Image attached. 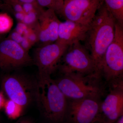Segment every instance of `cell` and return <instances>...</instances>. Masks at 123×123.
Instances as JSON below:
<instances>
[{
	"label": "cell",
	"mask_w": 123,
	"mask_h": 123,
	"mask_svg": "<svg viewBox=\"0 0 123 123\" xmlns=\"http://www.w3.org/2000/svg\"><path fill=\"white\" fill-rule=\"evenodd\" d=\"M15 123H33L31 120L27 119H23L20 120Z\"/></svg>",
	"instance_id": "603a6c76"
},
{
	"label": "cell",
	"mask_w": 123,
	"mask_h": 123,
	"mask_svg": "<svg viewBox=\"0 0 123 123\" xmlns=\"http://www.w3.org/2000/svg\"><path fill=\"white\" fill-rule=\"evenodd\" d=\"M101 2V0H64L58 14L65 20L89 25Z\"/></svg>",
	"instance_id": "ba28073f"
},
{
	"label": "cell",
	"mask_w": 123,
	"mask_h": 123,
	"mask_svg": "<svg viewBox=\"0 0 123 123\" xmlns=\"http://www.w3.org/2000/svg\"><path fill=\"white\" fill-rule=\"evenodd\" d=\"M13 25V20L8 14L5 12L0 13V35L9 32Z\"/></svg>",
	"instance_id": "2e32d148"
},
{
	"label": "cell",
	"mask_w": 123,
	"mask_h": 123,
	"mask_svg": "<svg viewBox=\"0 0 123 123\" xmlns=\"http://www.w3.org/2000/svg\"><path fill=\"white\" fill-rule=\"evenodd\" d=\"M17 24L14 31L23 36L25 35L30 27L22 22H19Z\"/></svg>",
	"instance_id": "ac0fdd59"
},
{
	"label": "cell",
	"mask_w": 123,
	"mask_h": 123,
	"mask_svg": "<svg viewBox=\"0 0 123 123\" xmlns=\"http://www.w3.org/2000/svg\"><path fill=\"white\" fill-rule=\"evenodd\" d=\"M60 22L55 11L52 9L44 10L41 13L37 23L34 27L37 31L38 42L40 43L41 46L57 41Z\"/></svg>",
	"instance_id": "7c38bea8"
},
{
	"label": "cell",
	"mask_w": 123,
	"mask_h": 123,
	"mask_svg": "<svg viewBox=\"0 0 123 123\" xmlns=\"http://www.w3.org/2000/svg\"><path fill=\"white\" fill-rule=\"evenodd\" d=\"M55 81L60 90L69 99H101L106 93V85L97 73L89 75L74 73L61 74Z\"/></svg>",
	"instance_id": "3957f363"
},
{
	"label": "cell",
	"mask_w": 123,
	"mask_h": 123,
	"mask_svg": "<svg viewBox=\"0 0 123 123\" xmlns=\"http://www.w3.org/2000/svg\"><path fill=\"white\" fill-rule=\"evenodd\" d=\"M4 106L6 113L10 118H18L22 111L23 108L11 99H9L5 102Z\"/></svg>",
	"instance_id": "9a60e30c"
},
{
	"label": "cell",
	"mask_w": 123,
	"mask_h": 123,
	"mask_svg": "<svg viewBox=\"0 0 123 123\" xmlns=\"http://www.w3.org/2000/svg\"><path fill=\"white\" fill-rule=\"evenodd\" d=\"M63 0V1H64V0Z\"/></svg>",
	"instance_id": "83f0119b"
},
{
	"label": "cell",
	"mask_w": 123,
	"mask_h": 123,
	"mask_svg": "<svg viewBox=\"0 0 123 123\" xmlns=\"http://www.w3.org/2000/svg\"><path fill=\"white\" fill-rule=\"evenodd\" d=\"M4 5H9L13 3L23 4L25 3H33L36 2V0H4Z\"/></svg>",
	"instance_id": "ffe728a7"
},
{
	"label": "cell",
	"mask_w": 123,
	"mask_h": 123,
	"mask_svg": "<svg viewBox=\"0 0 123 123\" xmlns=\"http://www.w3.org/2000/svg\"><path fill=\"white\" fill-rule=\"evenodd\" d=\"M114 123H123V115L120 116L116 121Z\"/></svg>",
	"instance_id": "cb8c5ba5"
},
{
	"label": "cell",
	"mask_w": 123,
	"mask_h": 123,
	"mask_svg": "<svg viewBox=\"0 0 123 123\" xmlns=\"http://www.w3.org/2000/svg\"><path fill=\"white\" fill-rule=\"evenodd\" d=\"M61 1V2H62V4L63 3V0H60Z\"/></svg>",
	"instance_id": "d4e9b609"
},
{
	"label": "cell",
	"mask_w": 123,
	"mask_h": 123,
	"mask_svg": "<svg viewBox=\"0 0 123 123\" xmlns=\"http://www.w3.org/2000/svg\"><path fill=\"white\" fill-rule=\"evenodd\" d=\"M23 38V36L20 34L15 31L10 33L8 37L9 38L12 40L19 44L22 41Z\"/></svg>",
	"instance_id": "d6986e66"
},
{
	"label": "cell",
	"mask_w": 123,
	"mask_h": 123,
	"mask_svg": "<svg viewBox=\"0 0 123 123\" xmlns=\"http://www.w3.org/2000/svg\"><path fill=\"white\" fill-rule=\"evenodd\" d=\"M36 81L24 75L12 74L2 79V89L9 99L22 108L29 105L35 99Z\"/></svg>",
	"instance_id": "8992f818"
},
{
	"label": "cell",
	"mask_w": 123,
	"mask_h": 123,
	"mask_svg": "<svg viewBox=\"0 0 123 123\" xmlns=\"http://www.w3.org/2000/svg\"><path fill=\"white\" fill-rule=\"evenodd\" d=\"M68 47L56 42L36 49L34 55V61L38 68V76L51 77L58 69Z\"/></svg>",
	"instance_id": "9c48e42d"
},
{
	"label": "cell",
	"mask_w": 123,
	"mask_h": 123,
	"mask_svg": "<svg viewBox=\"0 0 123 123\" xmlns=\"http://www.w3.org/2000/svg\"><path fill=\"white\" fill-rule=\"evenodd\" d=\"M116 22L123 26V0H101Z\"/></svg>",
	"instance_id": "5bb4252c"
},
{
	"label": "cell",
	"mask_w": 123,
	"mask_h": 123,
	"mask_svg": "<svg viewBox=\"0 0 123 123\" xmlns=\"http://www.w3.org/2000/svg\"><path fill=\"white\" fill-rule=\"evenodd\" d=\"M89 26L69 20L61 21L56 42L68 46L76 42L85 41Z\"/></svg>",
	"instance_id": "4fadbf2b"
},
{
	"label": "cell",
	"mask_w": 123,
	"mask_h": 123,
	"mask_svg": "<svg viewBox=\"0 0 123 123\" xmlns=\"http://www.w3.org/2000/svg\"><path fill=\"white\" fill-rule=\"evenodd\" d=\"M105 95L101 101L97 123H114L123 115V83L109 88Z\"/></svg>",
	"instance_id": "8fae6325"
},
{
	"label": "cell",
	"mask_w": 123,
	"mask_h": 123,
	"mask_svg": "<svg viewBox=\"0 0 123 123\" xmlns=\"http://www.w3.org/2000/svg\"><path fill=\"white\" fill-rule=\"evenodd\" d=\"M35 100L46 120L50 123H64L68 99L51 77L39 76Z\"/></svg>",
	"instance_id": "7a4b0ae2"
},
{
	"label": "cell",
	"mask_w": 123,
	"mask_h": 123,
	"mask_svg": "<svg viewBox=\"0 0 123 123\" xmlns=\"http://www.w3.org/2000/svg\"><path fill=\"white\" fill-rule=\"evenodd\" d=\"M99 72L108 88L123 83V26L117 22L114 38L104 54Z\"/></svg>",
	"instance_id": "277c9868"
},
{
	"label": "cell",
	"mask_w": 123,
	"mask_h": 123,
	"mask_svg": "<svg viewBox=\"0 0 123 123\" xmlns=\"http://www.w3.org/2000/svg\"><path fill=\"white\" fill-rule=\"evenodd\" d=\"M23 49L29 52V50L31 48L32 45L25 37L23 36V39L19 44Z\"/></svg>",
	"instance_id": "44dd1931"
},
{
	"label": "cell",
	"mask_w": 123,
	"mask_h": 123,
	"mask_svg": "<svg viewBox=\"0 0 123 123\" xmlns=\"http://www.w3.org/2000/svg\"><path fill=\"white\" fill-rule=\"evenodd\" d=\"M57 69L61 74L74 73L89 75L97 73L99 75L90 53L80 42L68 46Z\"/></svg>",
	"instance_id": "5b68a950"
},
{
	"label": "cell",
	"mask_w": 123,
	"mask_h": 123,
	"mask_svg": "<svg viewBox=\"0 0 123 123\" xmlns=\"http://www.w3.org/2000/svg\"><path fill=\"white\" fill-rule=\"evenodd\" d=\"M116 21L101 0L94 17L89 25L86 47L94 62L97 72L104 54L115 37Z\"/></svg>",
	"instance_id": "6da1fadb"
},
{
	"label": "cell",
	"mask_w": 123,
	"mask_h": 123,
	"mask_svg": "<svg viewBox=\"0 0 123 123\" xmlns=\"http://www.w3.org/2000/svg\"><path fill=\"white\" fill-rule=\"evenodd\" d=\"M1 35H0V40L1 39Z\"/></svg>",
	"instance_id": "484cf974"
},
{
	"label": "cell",
	"mask_w": 123,
	"mask_h": 123,
	"mask_svg": "<svg viewBox=\"0 0 123 123\" xmlns=\"http://www.w3.org/2000/svg\"><path fill=\"white\" fill-rule=\"evenodd\" d=\"M33 60L29 52L9 38L0 40V68L10 70L30 64Z\"/></svg>",
	"instance_id": "30bf717a"
},
{
	"label": "cell",
	"mask_w": 123,
	"mask_h": 123,
	"mask_svg": "<svg viewBox=\"0 0 123 123\" xmlns=\"http://www.w3.org/2000/svg\"><path fill=\"white\" fill-rule=\"evenodd\" d=\"M67 99L64 123H97L101 99L95 98Z\"/></svg>",
	"instance_id": "52a82bcc"
},
{
	"label": "cell",
	"mask_w": 123,
	"mask_h": 123,
	"mask_svg": "<svg viewBox=\"0 0 123 123\" xmlns=\"http://www.w3.org/2000/svg\"></svg>",
	"instance_id": "4316f807"
},
{
	"label": "cell",
	"mask_w": 123,
	"mask_h": 123,
	"mask_svg": "<svg viewBox=\"0 0 123 123\" xmlns=\"http://www.w3.org/2000/svg\"><path fill=\"white\" fill-rule=\"evenodd\" d=\"M5 100L4 95L2 92H0V110L4 105Z\"/></svg>",
	"instance_id": "7402d4cb"
},
{
	"label": "cell",
	"mask_w": 123,
	"mask_h": 123,
	"mask_svg": "<svg viewBox=\"0 0 123 123\" xmlns=\"http://www.w3.org/2000/svg\"><path fill=\"white\" fill-rule=\"evenodd\" d=\"M36 1L40 7L52 9L56 13L59 12L62 5L60 0H36Z\"/></svg>",
	"instance_id": "e0dca14e"
}]
</instances>
